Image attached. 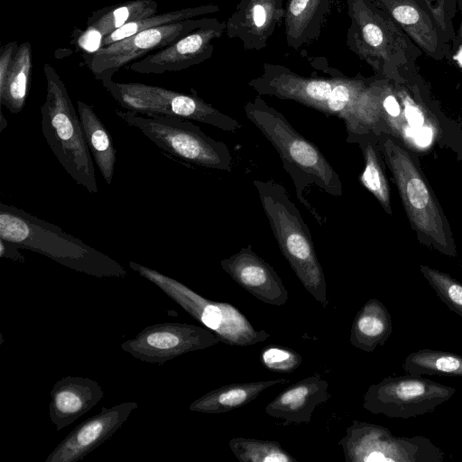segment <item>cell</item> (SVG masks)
I'll return each instance as SVG.
<instances>
[{"instance_id": "1", "label": "cell", "mask_w": 462, "mask_h": 462, "mask_svg": "<svg viewBox=\"0 0 462 462\" xmlns=\"http://www.w3.org/2000/svg\"><path fill=\"white\" fill-rule=\"evenodd\" d=\"M244 110L247 119L278 152L299 201L319 225H323L325 218L304 197L303 191L317 186L331 196H342L343 184L336 170L318 146L297 132L280 111L270 106L260 96L247 102Z\"/></svg>"}, {"instance_id": "2", "label": "cell", "mask_w": 462, "mask_h": 462, "mask_svg": "<svg viewBox=\"0 0 462 462\" xmlns=\"http://www.w3.org/2000/svg\"><path fill=\"white\" fill-rule=\"evenodd\" d=\"M0 238L97 278H122L127 274L116 260L60 226L3 202L0 203Z\"/></svg>"}, {"instance_id": "3", "label": "cell", "mask_w": 462, "mask_h": 462, "mask_svg": "<svg viewBox=\"0 0 462 462\" xmlns=\"http://www.w3.org/2000/svg\"><path fill=\"white\" fill-rule=\"evenodd\" d=\"M278 246L304 289L324 308L327 283L311 234L287 190L273 180L253 181Z\"/></svg>"}, {"instance_id": "4", "label": "cell", "mask_w": 462, "mask_h": 462, "mask_svg": "<svg viewBox=\"0 0 462 462\" xmlns=\"http://www.w3.org/2000/svg\"><path fill=\"white\" fill-rule=\"evenodd\" d=\"M47 94L41 107L42 134L68 174L90 193L98 191L92 155L64 82L50 65L43 67Z\"/></svg>"}, {"instance_id": "5", "label": "cell", "mask_w": 462, "mask_h": 462, "mask_svg": "<svg viewBox=\"0 0 462 462\" xmlns=\"http://www.w3.org/2000/svg\"><path fill=\"white\" fill-rule=\"evenodd\" d=\"M346 5L350 19L346 46L375 75L392 79L400 66L422 54L374 0H346Z\"/></svg>"}, {"instance_id": "6", "label": "cell", "mask_w": 462, "mask_h": 462, "mask_svg": "<svg viewBox=\"0 0 462 462\" xmlns=\"http://www.w3.org/2000/svg\"><path fill=\"white\" fill-rule=\"evenodd\" d=\"M413 229L440 253L456 256L448 225L431 189L409 153L392 138L379 140Z\"/></svg>"}, {"instance_id": "7", "label": "cell", "mask_w": 462, "mask_h": 462, "mask_svg": "<svg viewBox=\"0 0 462 462\" xmlns=\"http://www.w3.org/2000/svg\"><path fill=\"white\" fill-rule=\"evenodd\" d=\"M116 114L175 157L207 169L232 170L233 157L228 146L207 135L199 126L185 118L158 115L143 116L119 109Z\"/></svg>"}, {"instance_id": "8", "label": "cell", "mask_w": 462, "mask_h": 462, "mask_svg": "<svg viewBox=\"0 0 462 462\" xmlns=\"http://www.w3.org/2000/svg\"><path fill=\"white\" fill-rule=\"evenodd\" d=\"M128 264L133 271L155 284L192 318L210 329L220 342L232 346H248L270 337L265 330L255 329L234 305L208 300L154 269L132 261Z\"/></svg>"}, {"instance_id": "9", "label": "cell", "mask_w": 462, "mask_h": 462, "mask_svg": "<svg viewBox=\"0 0 462 462\" xmlns=\"http://www.w3.org/2000/svg\"><path fill=\"white\" fill-rule=\"evenodd\" d=\"M102 84L125 110L191 119L230 133L242 127L236 119L205 102L194 91L184 94L142 83L114 82L112 79Z\"/></svg>"}, {"instance_id": "10", "label": "cell", "mask_w": 462, "mask_h": 462, "mask_svg": "<svg viewBox=\"0 0 462 462\" xmlns=\"http://www.w3.org/2000/svg\"><path fill=\"white\" fill-rule=\"evenodd\" d=\"M338 445L346 462H442L445 457L426 437H396L383 426L357 420Z\"/></svg>"}, {"instance_id": "11", "label": "cell", "mask_w": 462, "mask_h": 462, "mask_svg": "<svg viewBox=\"0 0 462 462\" xmlns=\"http://www.w3.org/2000/svg\"><path fill=\"white\" fill-rule=\"evenodd\" d=\"M455 393L454 387L420 376H388L368 387L363 407L391 419H409L434 411Z\"/></svg>"}, {"instance_id": "12", "label": "cell", "mask_w": 462, "mask_h": 462, "mask_svg": "<svg viewBox=\"0 0 462 462\" xmlns=\"http://www.w3.org/2000/svg\"><path fill=\"white\" fill-rule=\"evenodd\" d=\"M208 21L209 18L187 19L142 31L89 53L85 57L86 64L101 82L110 79L122 67L173 43Z\"/></svg>"}, {"instance_id": "13", "label": "cell", "mask_w": 462, "mask_h": 462, "mask_svg": "<svg viewBox=\"0 0 462 462\" xmlns=\"http://www.w3.org/2000/svg\"><path fill=\"white\" fill-rule=\"evenodd\" d=\"M219 342L208 328L188 323L167 322L144 328L134 338L124 341L121 348L143 362L163 364Z\"/></svg>"}, {"instance_id": "14", "label": "cell", "mask_w": 462, "mask_h": 462, "mask_svg": "<svg viewBox=\"0 0 462 462\" xmlns=\"http://www.w3.org/2000/svg\"><path fill=\"white\" fill-rule=\"evenodd\" d=\"M226 32V22L209 18L203 26L173 43L134 61L129 69L143 74L180 71L208 60L214 51V41Z\"/></svg>"}, {"instance_id": "15", "label": "cell", "mask_w": 462, "mask_h": 462, "mask_svg": "<svg viewBox=\"0 0 462 462\" xmlns=\"http://www.w3.org/2000/svg\"><path fill=\"white\" fill-rule=\"evenodd\" d=\"M329 78L305 77L281 64L263 63V73L251 79L248 86L257 94L292 100L323 112L334 84L335 76L326 67Z\"/></svg>"}, {"instance_id": "16", "label": "cell", "mask_w": 462, "mask_h": 462, "mask_svg": "<svg viewBox=\"0 0 462 462\" xmlns=\"http://www.w3.org/2000/svg\"><path fill=\"white\" fill-rule=\"evenodd\" d=\"M137 407L136 402L102 407L99 413L88 418L71 430L48 455L45 462H78L83 459L108 440Z\"/></svg>"}, {"instance_id": "17", "label": "cell", "mask_w": 462, "mask_h": 462, "mask_svg": "<svg viewBox=\"0 0 462 462\" xmlns=\"http://www.w3.org/2000/svg\"><path fill=\"white\" fill-rule=\"evenodd\" d=\"M400 29L429 57L441 60L450 54V41L423 0H374Z\"/></svg>"}, {"instance_id": "18", "label": "cell", "mask_w": 462, "mask_h": 462, "mask_svg": "<svg viewBox=\"0 0 462 462\" xmlns=\"http://www.w3.org/2000/svg\"><path fill=\"white\" fill-rule=\"evenodd\" d=\"M221 268L242 288L263 303L285 305L289 294L282 279L248 245L220 261Z\"/></svg>"}, {"instance_id": "19", "label": "cell", "mask_w": 462, "mask_h": 462, "mask_svg": "<svg viewBox=\"0 0 462 462\" xmlns=\"http://www.w3.org/2000/svg\"><path fill=\"white\" fill-rule=\"evenodd\" d=\"M283 18V0H241L226 22V33L246 51H261Z\"/></svg>"}, {"instance_id": "20", "label": "cell", "mask_w": 462, "mask_h": 462, "mask_svg": "<svg viewBox=\"0 0 462 462\" xmlns=\"http://www.w3.org/2000/svg\"><path fill=\"white\" fill-rule=\"evenodd\" d=\"M103 388L88 377L67 375L56 382L51 391L49 415L57 430L79 419L102 399Z\"/></svg>"}, {"instance_id": "21", "label": "cell", "mask_w": 462, "mask_h": 462, "mask_svg": "<svg viewBox=\"0 0 462 462\" xmlns=\"http://www.w3.org/2000/svg\"><path fill=\"white\" fill-rule=\"evenodd\" d=\"M328 383L319 374L304 378L280 393L264 408L273 418L284 420L282 425L309 423L317 406L330 398Z\"/></svg>"}, {"instance_id": "22", "label": "cell", "mask_w": 462, "mask_h": 462, "mask_svg": "<svg viewBox=\"0 0 462 462\" xmlns=\"http://www.w3.org/2000/svg\"><path fill=\"white\" fill-rule=\"evenodd\" d=\"M32 72L30 42L18 45L9 42L1 48L0 54V103L12 114H18L24 106Z\"/></svg>"}, {"instance_id": "23", "label": "cell", "mask_w": 462, "mask_h": 462, "mask_svg": "<svg viewBox=\"0 0 462 462\" xmlns=\"http://www.w3.org/2000/svg\"><path fill=\"white\" fill-rule=\"evenodd\" d=\"M335 0H287L284 7L285 39L298 50L316 41Z\"/></svg>"}, {"instance_id": "24", "label": "cell", "mask_w": 462, "mask_h": 462, "mask_svg": "<svg viewBox=\"0 0 462 462\" xmlns=\"http://www.w3.org/2000/svg\"><path fill=\"white\" fill-rule=\"evenodd\" d=\"M288 382L287 379L280 378L224 385L196 399L189 409L191 411L211 414L228 412L248 404L269 387Z\"/></svg>"}, {"instance_id": "25", "label": "cell", "mask_w": 462, "mask_h": 462, "mask_svg": "<svg viewBox=\"0 0 462 462\" xmlns=\"http://www.w3.org/2000/svg\"><path fill=\"white\" fill-rule=\"evenodd\" d=\"M393 332L392 317L377 299L368 300L356 313L350 329V344L365 352L383 346Z\"/></svg>"}, {"instance_id": "26", "label": "cell", "mask_w": 462, "mask_h": 462, "mask_svg": "<svg viewBox=\"0 0 462 462\" xmlns=\"http://www.w3.org/2000/svg\"><path fill=\"white\" fill-rule=\"evenodd\" d=\"M77 105L90 153L106 184L110 185L116 162V149L111 135L89 105L81 100H78Z\"/></svg>"}, {"instance_id": "27", "label": "cell", "mask_w": 462, "mask_h": 462, "mask_svg": "<svg viewBox=\"0 0 462 462\" xmlns=\"http://www.w3.org/2000/svg\"><path fill=\"white\" fill-rule=\"evenodd\" d=\"M347 143H356L362 150L365 167L359 175L360 183L374 195L383 209L392 213L390 188L379 156L375 132L347 133Z\"/></svg>"}, {"instance_id": "28", "label": "cell", "mask_w": 462, "mask_h": 462, "mask_svg": "<svg viewBox=\"0 0 462 462\" xmlns=\"http://www.w3.org/2000/svg\"><path fill=\"white\" fill-rule=\"evenodd\" d=\"M331 71L335 76V84L322 113L327 116L340 118L348 128L369 78H364L361 74L347 77L334 68H331Z\"/></svg>"}, {"instance_id": "29", "label": "cell", "mask_w": 462, "mask_h": 462, "mask_svg": "<svg viewBox=\"0 0 462 462\" xmlns=\"http://www.w3.org/2000/svg\"><path fill=\"white\" fill-rule=\"evenodd\" d=\"M157 12L155 0H130L93 13L87 24L105 37L126 23L152 16Z\"/></svg>"}, {"instance_id": "30", "label": "cell", "mask_w": 462, "mask_h": 462, "mask_svg": "<svg viewBox=\"0 0 462 462\" xmlns=\"http://www.w3.org/2000/svg\"><path fill=\"white\" fill-rule=\"evenodd\" d=\"M404 371L411 375H445L462 377V356L433 349H420L403 361Z\"/></svg>"}, {"instance_id": "31", "label": "cell", "mask_w": 462, "mask_h": 462, "mask_svg": "<svg viewBox=\"0 0 462 462\" xmlns=\"http://www.w3.org/2000/svg\"><path fill=\"white\" fill-rule=\"evenodd\" d=\"M220 6L217 5H204L195 7H188L180 10L171 11L161 14L131 22L118 28L115 32L106 35L103 39V47L108 46L116 42L130 37L142 31L169 24L187 19H192L196 16L212 14L219 12Z\"/></svg>"}, {"instance_id": "32", "label": "cell", "mask_w": 462, "mask_h": 462, "mask_svg": "<svg viewBox=\"0 0 462 462\" xmlns=\"http://www.w3.org/2000/svg\"><path fill=\"white\" fill-rule=\"evenodd\" d=\"M228 446L241 462H298L280 442L252 438H233Z\"/></svg>"}, {"instance_id": "33", "label": "cell", "mask_w": 462, "mask_h": 462, "mask_svg": "<svg viewBox=\"0 0 462 462\" xmlns=\"http://www.w3.org/2000/svg\"><path fill=\"white\" fill-rule=\"evenodd\" d=\"M420 272L438 297L462 318V283L448 273L427 265H420Z\"/></svg>"}, {"instance_id": "34", "label": "cell", "mask_w": 462, "mask_h": 462, "mask_svg": "<svg viewBox=\"0 0 462 462\" xmlns=\"http://www.w3.org/2000/svg\"><path fill=\"white\" fill-rule=\"evenodd\" d=\"M260 361L275 373H292L302 363L301 356L293 349L279 345H269L260 352Z\"/></svg>"}, {"instance_id": "35", "label": "cell", "mask_w": 462, "mask_h": 462, "mask_svg": "<svg viewBox=\"0 0 462 462\" xmlns=\"http://www.w3.org/2000/svg\"><path fill=\"white\" fill-rule=\"evenodd\" d=\"M423 2L450 42H454L456 32L453 19L458 0H423Z\"/></svg>"}, {"instance_id": "36", "label": "cell", "mask_w": 462, "mask_h": 462, "mask_svg": "<svg viewBox=\"0 0 462 462\" xmlns=\"http://www.w3.org/2000/svg\"><path fill=\"white\" fill-rule=\"evenodd\" d=\"M104 35L96 28L88 26L80 32L78 38V45L88 53H95L103 47Z\"/></svg>"}, {"instance_id": "37", "label": "cell", "mask_w": 462, "mask_h": 462, "mask_svg": "<svg viewBox=\"0 0 462 462\" xmlns=\"http://www.w3.org/2000/svg\"><path fill=\"white\" fill-rule=\"evenodd\" d=\"M16 245L0 238V256L17 262H24L23 255L19 252Z\"/></svg>"}, {"instance_id": "38", "label": "cell", "mask_w": 462, "mask_h": 462, "mask_svg": "<svg viewBox=\"0 0 462 462\" xmlns=\"http://www.w3.org/2000/svg\"><path fill=\"white\" fill-rule=\"evenodd\" d=\"M457 42L462 44V20H461V23L459 24L458 30L456 32V39H455L454 42Z\"/></svg>"}, {"instance_id": "39", "label": "cell", "mask_w": 462, "mask_h": 462, "mask_svg": "<svg viewBox=\"0 0 462 462\" xmlns=\"http://www.w3.org/2000/svg\"><path fill=\"white\" fill-rule=\"evenodd\" d=\"M0 132H2L6 126H7V121L5 120L3 114H1V119H0Z\"/></svg>"}, {"instance_id": "40", "label": "cell", "mask_w": 462, "mask_h": 462, "mask_svg": "<svg viewBox=\"0 0 462 462\" xmlns=\"http://www.w3.org/2000/svg\"><path fill=\"white\" fill-rule=\"evenodd\" d=\"M458 5L462 8V0H458Z\"/></svg>"}]
</instances>
